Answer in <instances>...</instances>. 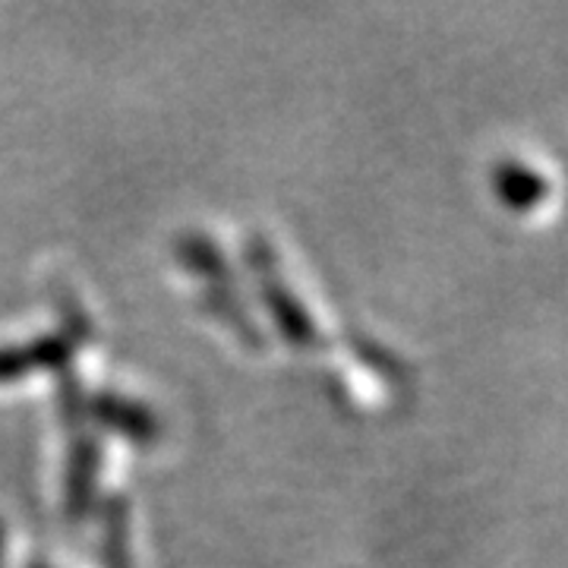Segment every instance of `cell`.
I'll list each match as a JSON object with an SVG mask.
<instances>
[{
  "label": "cell",
  "instance_id": "6",
  "mask_svg": "<svg viewBox=\"0 0 568 568\" xmlns=\"http://www.w3.org/2000/svg\"><path fill=\"white\" fill-rule=\"evenodd\" d=\"M203 304L205 310L212 313V316H219L244 345H263V335H260V328L256 323L250 320V313H246V306L241 304V297H237V291H234V282H215V284H205V294H203Z\"/></svg>",
  "mask_w": 568,
  "mask_h": 568
},
{
  "label": "cell",
  "instance_id": "4",
  "mask_svg": "<svg viewBox=\"0 0 568 568\" xmlns=\"http://www.w3.org/2000/svg\"><path fill=\"white\" fill-rule=\"evenodd\" d=\"M102 474V446L85 429V424L70 426V458H67V484H63V503L73 521L85 518L95 506V489Z\"/></svg>",
  "mask_w": 568,
  "mask_h": 568
},
{
  "label": "cell",
  "instance_id": "9",
  "mask_svg": "<svg viewBox=\"0 0 568 568\" xmlns=\"http://www.w3.org/2000/svg\"><path fill=\"white\" fill-rule=\"evenodd\" d=\"M29 568H48V566H41V562H32V566H29Z\"/></svg>",
  "mask_w": 568,
  "mask_h": 568
},
{
  "label": "cell",
  "instance_id": "5",
  "mask_svg": "<svg viewBox=\"0 0 568 568\" xmlns=\"http://www.w3.org/2000/svg\"><path fill=\"white\" fill-rule=\"evenodd\" d=\"M493 190H496L499 203H506L515 212H528L547 200L549 181L547 174L537 171L534 164L508 159L493 168Z\"/></svg>",
  "mask_w": 568,
  "mask_h": 568
},
{
  "label": "cell",
  "instance_id": "1",
  "mask_svg": "<svg viewBox=\"0 0 568 568\" xmlns=\"http://www.w3.org/2000/svg\"><path fill=\"white\" fill-rule=\"evenodd\" d=\"M58 310L63 320L61 335H41L29 345L0 347V383H17L20 376L36 373V369H61L63 373L67 364L73 361V354L92 338V323L70 291H61Z\"/></svg>",
  "mask_w": 568,
  "mask_h": 568
},
{
  "label": "cell",
  "instance_id": "2",
  "mask_svg": "<svg viewBox=\"0 0 568 568\" xmlns=\"http://www.w3.org/2000/svg\"><path fill=\"white\" fill-rule=\"evenodd\" d=\"M246 265L256 275V287L263 297L268 316L275 320L278 332L287 345L294 347H320L323 345V332L316 320L306 313V306L297 301V294L284 284L278 272V260L272 253V246L265 244V237H246Z\"/></svg>",
  "mask_w": 568,
  "mask_h": 568
},
{
  "label": "cell",
  "instance_id": "3",
  "mask_svg": "<svg viewBox=\"0 0 568 568\" xmlns=\"http://www.w3.org/2000/svg\"><path fill=\"white\" fill-rule=\"evenodd\" d=\"M85 420L99 424L108 433L121 436L133 446H152L162 439V420L152 407L121 392H95L85 398Z\"/></svg>",
  "mask_w": 568,
  "mask_h": 568
},
{
  "label": "cell",
  "instance_id": "8",
  "mask_svg": "<svg viewBox=\"0 0 568 568\" xmlns=\"http://www.w3.org/2000/svg\"><path fill=\"white\" fill-rule=\"evenodd\" d=\"M3 544H7V534H3V525H0V568H3Z\"/></svg>",
  "mask_w": 568,
  "mask_h": 568
},
{
  "label": "cell",
  "instance_id": "7",
  "mask_svg": "<svg viewBox=\"0 0 568 568\" xmlns=\"http://www.w3.org/2000/svg\"><path fill=\"white\" fill-rule=\"evenodd\" d=\"M102 568H133L130 556V503L123 496H111L104 503Z\"/></svg>",
  "mask_w": 568,
  "mask_h": 568
}]
</instances>
